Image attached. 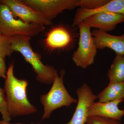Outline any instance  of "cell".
<instances>
[{
  "instance_id": "cell-1",
  "label": "cell",
  "mask_w": 124,
  "mask_h": 124,
  "mask_svg": "<svg viewBox=\"0 0 124 124\" xmlns=\"http://www.w3.org/2000/svg\"><path fill=\"white\" fill-rule=\"evenodd\" d=\"M14 64L9 66L6 73L4 89L7 108L11 117L28 115L37 111L27 97L26 89L28 82L25 79L16 77L14 72Z\"/></svg>"
},
{
  "instance_id": "cell-2",
  "label": "cell",
  "mask_w": 124,
  "mask_h": 124,
  "mask_svg": "<svg viewBox=\"0 0 124 124\" xmlns=\"http://www.w3.org/2000/svg\"><path fill=\"white\" fill-rule=\"evenodd\" d=\"M31 37L17 36L9 38L11 47L14 51L21 54L24 60L31 64L36 74L38 81L46 84H53L57 71L52 66L44 64L41 60V56L35 52L31 46Z\"/></svg>"
},
{
  "instance_id": "cell-3",
  "label": "cell",
  "mask_w": 124,
  "mask_h": 124,
  "mask_svg": "<svg viewBox=\"0 0 124 124\" xmlns=\"http://www.w3.org/2000/svg\"><path fill=\"white\" fill-rule=\"evenodd\" d=\"M74 28L62 23L53 26L40 40V44L49 54L70 51L75 46L79 35Z\"/></svg>"
},
{
  "instance_id": "cell-4",
  "label": "cell",
  "mask_w": 124,
  "mask_h": 124,
  "mask_svg": "<svg viewBox=\"0 0 124 124\" xmlns=\"http://www.w3.org/2000/svg\"><path fill=\"white\" fill-rule=\"evenodd\" d=\"M60 73V75L58 73L55 75L53 85L48 93L41 95L40 101L44 108L42 120L49 118L52 112L57 108L68 107L77 102L78 100L69 94L64 86L65 70L62 69Z\"/></svg>"
},
{
  "instance_id": "cell-5",
  "label": "cell",
  "mask_w": 124,
  "mask_h": 124,
  "mask_svg": "<svg viewBox=\"0 0 124 124\" xmlns=\"http://www.w3.org/2000/svg\"><path fill=\"white\" fill-rule=\"evenodd\" d=\"M45 29L42 24L26 23L15 17L8 7L0 1V35L8 38L17 36L31 37Z\"/></svg>"
},
{
  "instance_id": "cell-6",
  "label": "cell",
  "mask_w": 124,
  "mask_h": 124,
  "mask_svg": "<svg viewBox=\"0 0 124 124\" xmlns=\"http://www.w3.org/2000/svg\"><path fill=\"white\" fill-rule=\"evenodd\" d=\"M79 30L78 46L72 55V60L76 66L85 69L94 62L97 54V47L91 28L84 21L78 26Z\"/></svg>"
},
{
  "instance_id": "cell-7",
  "label": "cell",
  "mask_w": 124,
  "mask_h": 124,
  "mask_svg": "<svg viewBox=\"0 0 124 124\" xmlns=\"http://www.w3.org/2000/svg\"><path fill=\"white\" fill-rule=\"evenodd\" d=\"M21 0L35 10L43 18L50 22L64 10L76 8L78 1V0Z\"/></svg>"
},
{
  "instance_id": "cell-8",
  "label": "cell",
  "mask_w": 124,
  "mask_h": 124,
  "mask_svg": "<svg viewBox=\"0 0 124 124\" xmlns=\"http://www.w3.org/2000/svg\"><path fill=\"white\" fill-rule=\"evenodd\" d=\"M8 7L15 17L27 23H36L44 26L52 25V22L43 18L35 10L25 4L21 0H0Z\"/></svg>"
},
{
  "instance_id": "cell-9",
  "label": "cell",
  "mask_w": 124,
  "mask_h": 124,
  "mask_svg": "<svg viewBox=\"0 0 124 124\" xmlns=\"http://www.w3.org/2000/svg\"><path fill=\"white\" fill-rule=\"evenodd\" d=\"M78 99L75 111L70 120L66 124H86L90 107L97 96L93 93L91 88L86 84L82 85L76 91Z\"/></svg>"
},
{
  "instance_id": "cell-10",
  "label": "cell",
  "mask_w": 124,
  "mask_h": 124,
  "mask_svg": "<svg viewBox=\"0 0 124 124\" xmlns=\"http://www.w3.org/2000/svg\"><path fill=\"white\" fill-rule=\"evenodd\" d=\"M83 21L91 28L107 32L114 30L118 24L124 22V15L102 11L88 16Z\"/></svg>"
},
{
  "instance_id": "cell-11",
  "label": "cell",
  "mask_w": 124,
  "mask_h": 124,
  "mask_svg": "<svg viewBox=\"0 0 124 124\" xmlns=\"http://www.w3.org/2000/svg\"><path fill=\"white\" fill-rule=\"evenodd\" d=\"M91 34L97 49L108 48L115 51L116 55H124V33L119 36L112 35L96 29L91 31Z\"/></svg>"
},
{
  "instance_id": "cell-12",
  "label": "cell",
  "mask_w": 124,
  "mask_h": 124,
  "mask_svg": "<svg viewBox=\"0 0 124 124\" xmlns=\"http://www.w3.org/2000/svg\"><path fill=\"white\" fill-rule=\"evenodd\" d=\"M123 100L119 99L106 102H94L89 108L88 116L108 117L120 121L124 115V109L121 110L118 106Z\"/></svg>"
},
{
  "instance_id": "cell-13",
  "label": "cell",
  "mask_w": 124,
  "mask_h": 124,
  "mask_svg": "<svg viewBox=\"0 0 124 124\" xmlns=\"http://www.w3.org/2000/svg\"><path fill=\"white\" fill-rule=\"evenodd\" d=\"M99 102H106L119 99H124V82L108 84V86L98 94Z\"/></svg>"
},
{
  "instance_id": "cell-14",
  "label": "cell",
  "mask_w": 124,
  "mask_h": 124,
  "mask_svg": "<svg viewBox=\"0 0 124 124\" xmlns=\"http://www.w3.org/2000/svg\"><path fill=\"white\" fill-rule=\"evenodd\" d=\"M109 84L124 82V55H116L107 73Z\"/></svg>"
},
{
  "instance_id": "cell-15",
  "label": "cell",
  "mask_w": 124,
  "mask_h": 124,
  "mask_svg": "<svg viewBox=\"0 0 124 124\" xmlns=\"http://www.w3.org/2000/svg\"><path fill=\"white\" fill-rule=\"evenodd\" d=\"M110 0H78L77 7L88 10L99 8L109 2Z\"/></svg>"
},
{
  "instance_id": "cell-16",
  "label": "cell",
  "mask_w": 124,
  "mask_h": 124,
  "mask_svg": "<svg viewBox=\"0 0 124 124\" xmlns=\"http://www.w3.org/2000/svg\"><path fill=\"white\" fill-rule=\"evenodd\" d=\"M14 52L9 38L0 35V57L5 59L11 56Z\"/></svg>"
},
{
  "instance_id": "cell-17",
  "label": "cell",
  "mask_w": 124,
  "mask_h": 124,
  "mask_svg": "<svg viewBox=\"0 0 124 124\" xmlns=\"http://www.w3.org/2000/svg\"><path fill=\"white\" fill-rule=\"evenodd\" d=\"M5 93L4 89L0 87V112L2 115V119L9 122L11 116L8 111Z\"/></svg>"
},
{
  "instance_id": "cell-18",
  "label": "cell",
  "mask_w": 124,
  "mask_h": 124,
  "mask_svg": "<svg viewBox=\"0 0 124 124\" xmlns=\"http://www.w3.org/2000/svg\"><path fill=\"white\" fill-rule=\"evenodd\" d=\"M86 124H122L117 120L108 117L91 116L87 118Z\"/></svg>"
},
{
  "instance_id": "cell-19",
  "label": "cell",
  "mask_w": 124,
  "mask_h": 124,
  "mask_svg": "<svg viewBox=\"0 0 124 124\" xmlns=\"http://www.w3.org/2000/svg\"><path fill=\"white\" fill-rule=\"evenodd\" d=\"M7 71L5 59L0 57V77L2 78L5 80Z\"/></svg>"
},
{
  "instance_id": "cell-20",
  "label": "cell",
  "mask_w": 124,
  "mask_h": 124,
  "mask_svg": "<svg viewBox=\"0 0 124 124\" xmlns=\"http://www.w3.org/2000/svg\"><path fill=\"white\" fill-rule=\"evenodd\" d=\"M116 12L124 15V0H116Z\"/></svg>"
},
{
  "instance_id": "cell-21",
  "label": "cell",
  "mask_w": 124,
  "mask_h": 124,
  "mask_svg": "<svg viewBox=\"0 0 124 124\" xmlns=\"http://www.w3.org/2000/svg\"><path fill=\"white\" fill-rule=\"evenodd\" d=\"M0 124H23L22 123H18L17 124H11L9 122L5 121L4 120H2L0 121Z\"/></svg>"
},
{
  "instance_id": "cell-22",
  "label": "cell",
  "mask_w": 124,
  "mask_h": 124,
  "mask_svg": "<svg viewBox=\"0 0 124 124\" xmlns=\"http://www.w3.org/2000/svg\"></svg>"
},
{
  "instance_id": "cell-23",
  "label": "cell",
  "mask_w": 124,
  "mask_h": 124,
  "mask_svg": "<svg viewBox=\"0 0 124 124\" xmlns=\"http://www.w3.org/2000/svg\"></svg>"
}]
</instances>
